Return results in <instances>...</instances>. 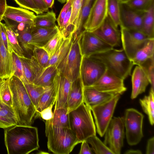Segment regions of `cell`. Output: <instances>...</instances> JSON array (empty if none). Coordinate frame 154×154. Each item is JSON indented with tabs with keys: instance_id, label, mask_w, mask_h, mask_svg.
<instances>
[{
	"instance_id": "7bdbcfd3",
	"label": "cell",
	"mask_w": 154,
	"mask_h": 154,
	"mask_svg": "<svg viewBox=\"0 0 154 154\" xmlns=\"http://www.w3.org/2000/svg\"><path fill=\"white\" fill-rule=\"evenodd\" d=\"M126 3L134 10L145 12L154 4V0H130Z\"/></svg>"
},
{
	"instance_id": "30bf717a",
	"label": "cell",
	"mask_w": 154,
	"mask_h": 154,
	"mask_svg": "<svg viewBox=\"0 0 154 154\" xmlns=\"http://www.w3.org/2000/svg\"><path fill=\"white\" fill-rule=\"evenodd\" d=\"M123 117H114L111 119L105 133L104 143L114 153L120 154L125 138Z\"/></svg>"
},
{
	"instance_id": "52a82bcc",
	"label": "cell",
	"mask_w": 154,
	"mask_h": 154,
	"mask_svg": "<svg viewBox=\"0 0 154 154\" xmlns=\"http://www.w3.org/2000/svg\"><path fill=\"white\" fill-rule=\"evenodd\" d=\"M144 117L142 113L134 109H126L123 118L126 140L129 145H137L143 137V125Z\"/></svg>"
},
{
	"instance_id": "ac0fdd59",
	"label": "cell",
	"mask_w": 154,
	"mask_h": 154,
	"mask_svg": "<svg viewBox=\"0 0 154 154\" xmlns=\"http://www.w3.org/2000/svg\"><path fill=\"white\" fill-rule=\"evenodd\" d=\"M72 82L57 70L53 81L56 95L54 109L67 108V97Z\"/></svg>"
},
{
	"instance_id": "6f0895ef",
	"label": "cell",
	"mask_w": 154,
	"mask_h": 154,
	"mask_svg": "<svg viewBox=\"0 0 154 154\" xmlns=\"http://www.w3.org/2000/svg\"><path fill=\"white\" fill-rule=\"evenodd\" d=\"M125 154H141V151L139 150L129 149L125 151L124 153Z\"/></svg>"
},
{
	"instance_id": "f546056e",
	"label": "cell",
	"mask_w": 154,
	"mask_h": 154,
	"mask_svg": "<svg viewBox=\"0 0 154 154\" xmlns=\"http://www.w3.org/2000/svg\"><path fill=\"white\" fill-rule=\"evenodd\" d=\"M142 32L149 38H154V4L144 14Z\"/></svg>"
},
{
	"instance_id": "d4e9b609",
	"label": "cell",
	"mask_w": 154,
	"mask_h": 154,
	"mask_svg": "<svg viewBox=\"0 0 154 154\" xmlns=\"http://www.w3.org/2000/svg\"><path fill=\"white\" fill-rule=\"evenodd\" d=\"M13 75V53L6 49L0 31V79L10 78Z\"/></svg>"
},
{
	"instance_id": "603a6c76",
	"label": "cell",
	"mask_w": 154,
	"mask_h": 154,
	"mask_svg": "<svg viewBox=\"0 0 154 154\" xmlns=\"http://www.w3.org/2000/svg\"><path fill=\"white\" fill-rule=\"evenodd\" d=\"M83 85L79 76L72 82L67 97V107L69 112L76 108L83 101Z\"/></svg>"
},
{
	"instance_id": "2e32d148",
	"label": "cell",
	"mask_w": 154,
	"mask_h": 154,
	"mask_svg": "<svg viewBox=\"0 0 154 154\" xmlns=\"http://www.w3.org/2000/svg\"><path fill=\"white\" fill-rule=\"evenodd\" d=\"M92 32L112 47L119 46L121 42V32L108 16L102 24Z\"/></svg>"
},
{
	"instance_id": "7c38bea8",
	"label": "cell",
	"mask_w": 154,
	"mask_h": 154,
	"mask_svg": "<svg viewBox=\"0 0 154 154\" xmlns=\"http://www.w3.org/2000/svg\"><path fill=\"white\" fill-rule=\"evenodd\" d=\"M77 37L82 56L89 57L114 48L103 41L92 32L84 30Z\"/></svg>"
},
{
	"instance_id": "8d00e7d4",
	"label": "cell",
	"mask_w": 154,
	"mask_h": 154,
	"mask_svg": "<svg viewBox=\"0 0 154 154\" xmlns=\"http://www.w3.org/2000/svg\"><path fill=\"white\" fill-rule=\"evenodd\" d=\"M120 4L119 0H107V15L117 28L120 25Z\"/></svg>"
},
{
	"instance_id": "4dcf8cb0",
	"label": "cell",
	"mask_w": 154,
	"mask_h": 154,
	"mask_svg": "<svg viewBox=\"0 0 154 154\" xmlns=\"http://www.w3.org/2000/svg\"><path fill=\"white\" fill-rule=\"evenodd\" d=\"M44 14H41L36 16L33 23L34 26L46 28H52L57 25L56 15L53 11H48Z\"/></svg>"
},
{
	"instance_id": "277c9868",
	"label": "cell",
	"mask_w": 154,
	"mask_h": 154,
	"mask_svg": "<svg viewBox=\"0 0 154 154\" xmlns=\"http://www.w3.org/2000/svg\"><path fill=\"white\" fill-rule=\"evenodd\" d=\"M89 57L101 61L107 70L124 80L131 75L134 65L123 48L117 49L113 48Z\"/></svg>"
},
{
	"instance_id": "7402d4cb",
	"label": "cell",
	"mask_w": 154,
	"mask_h": 154,
	"mask_svg": "<svg viewBox=\"0 0 154 154\" xmlns=\"http://www.w3.org/2000/svg\"><path fill=\"white\" fill-rule=\"evenodd\" d=\"M35 16L29 10L7 6L3 17L18 22L33 24Z\"/></svg>"
},
{
	"instance_id": "f35d334b",
	"label": "cell",
	"mask_w": 154,
	"mask_h": 154,
	"mask_svg": "<svg viewBox=\"0 0 154 154\" xmlns=\"http://www.w3.org/2000/svg\"><path fill=\"white\" fill-rule=\"evenodd\" d=\"M33 25L27 27L22 31L15 32L20 45L23 50L27 52L32 51L34 47L31 44L32 36L31 30Z\"/></svg>"
},
{
	"instance_id": "ab89813d",
	"label": "cell",
	"mask_w": 154,
	"mask_h": 154,
	"mask_svg": "<svg viewBox=\"0 0 154 154\" xmlns=\"http://www.w3.org/2000/svg\"><path fill=\"white\" fill-rule=\"evenodd\" d=\"M84 0H73L72 10L67 29L69 35L74 33V26L81 12Z\"/></svg>"
},
{
	"instance_id": "f907efd6",
	"label": "cell",
	"mask_w": 154,
	"mask_h": 154,
	"mask_svg": "<svg viewBox=\"0 0 154 154\" xmlns=\"http://www.w3.org/2000/svg\"><path fill=\"white\" fill-rule=\"evenodd\" d=\"M54 104V103L51 104L39 113V116L42 119L46 121L48 120L53 117V112L52 111V109Z\"/></svg>"
},
{
	"instance_id": "ffe728a7",
	"label": "cell",
	"mask_w": 154,
	"mask_h": 154,
	"mask_svg": "<svg viewBox=\"0 0 154 154\" xmlns=\"http://www.w3.org/2000/svg\"><path fill=\"white\" fill-rule=\"evenodd\" d=\"M114 95L99 91L91 86L83 87V102L91 109L107 101Z\"/></svg>"
},
{
	"instance_id": "e0dca14e",
	"label": "cell",
	"mask_w": 154,
	"mask_h": 154,
	"mask_svg": "<svg viewBox=\"0 0 154 154\" xmlns=\"http://www.w3.org/2000/svg\"><path fill=\"white\" fill-rule=\"evenodd\" d=\"M29 61L34 75L33 84L45 87L52 86L53 78L57 72V68L54 66L43 68L33 56L29 58Z\"/></svg>"
},
{
	"instance_id": "91938a15",
	"label": "cell",
	"mask_w": 154,
	"mask_h": 154,
	"mask_svg": "<svg viewBox=\"0 0 154 154\" xmlns=\"http://www.w3.org/2000/svg\"><path fill=\"white\" fill-rule=\"evenodd\" d=\"M120 2L126 3L130 0H119Z\"/></svg>"
},
{
	"instance_id": "f5cc1de1",
	"label": "cell",
	"mask_w": 154,
	"mask_h": 154,
	"mask_svg": "<svg viewBox=\"0 0 154 154\" xmlns=\"http://www.w3.org/2000/svg\"><path fill=\"white\" fill-rule=\"evenodd\" d=\"M146 154H154V137H153L148 140L146 149Z\"/></svg>"
},
{
	"instance_id": "836d02e7",
	"label": "cell",
	"mask_w": 154,
	"mask_h": 154,
	"mask_svg": "<svg viewBox=\"0 0 154 154\" xmlns=\"http://www.w3.org/2000/svg\"><path fill=\"white\" fill-rule=\"evenodd\" d=\"M140 104L143 112L148 116L150 124L154 123V91L150 90L149 94L140 99Z\"/></svg>"
},
{
	"instance_id": "f6af8a7d",
	"label": "cell",
	"mask_w": 154,
	"mask_h": 154,
	"mask_svg": "<svg viewBox=\"0 0 154 154\" xmlns=\"http://www.w3.org/2000/svg\"><path fill=\"white\" fill-rule=\"evenodd\" d=\"M62 36L59 31L45 45L41 47L48 53L50 57L54 53L59 44L60 40Z\"/></svg>"
},
{
	"instance_id": "11a10c76",
	"label": "cell",
	"mask_w": 154,
	"mask_h": 154,
	"mask_svg": "<svg viewBox=\"0 0 154 154\" xmlns=\"http://www.w3.org/2000/svg\"><path fill=\"white\" fill-rule=\"evenodd\" d=\"M7 6L6 0H0V22L2 20Z\"/></svg>"
},
{
	"instance_id": "680465c9",
	"label": "cell",
	"mask_w": 154,
	"mask_h": 154,
	"mask_svg": "<svg viewBox=\"0 0 154 154\" xmlns=\"http://www.w3.org/2000/svg\"><path fill=\"white\" fill-rule=\"evenodd\" d=\"M58 1L61 3H64L66 2L67 0H57Z\"/></svg>"
},
{
	"instance_id": "e575fe53",
	"label": "cell",
	"mask_w": 154,
	"mask_h": 154,
	"mask_svg": "<svg viewBox=\"0 0 154 154\" xmlns=\"http://www.w3.org/2000/svg\"><path fill=\"white\" fill-rule=\"evenodd\" d=\"M23 84L35 108L42 94L51 86L45 87L29 83Z\"/></svg>"
},
{
	"instance_id": "d590c367",
	"label": "cell",
	"mask_w": 154,
	"mask_h": 154,
	"mask_svg": "<svg viewBox=\"0 0 154 154\" xmlns=\"http://www.w3.org/2000/svg\"><path fill=\"white\" fill-rule=\"evenodd\" d=\"M10 81V78L0 79V103L13 107L12 96Z\"/></svg>"
},
{
	"instance_id": "db71d44e",
	"label": "cell",
	"mask_w": 154,
	"mask_h": 154,
	"mask_svg": "<svg viewBox=\"0 0 154 154\" xmlns=\"http://www.w3.org/2000/svg\"><path fill=\"white\" fill-rule=\"evenodd\" d=\"M36 6L41 11L47 12L49 8L44 3L42 0H32Z\"/></svg>"
},
{
	"instance_id": "5bb4252c",
	"label": "cell",
	"mask_w": 154,
	"mask_h": 154,
	"mask_svg": "<svg viewBox=\"0 0 154 154\" xmlns=\"http://www.w3.org/2000/svg\"><path fill=\"white\" fill-rule=\"evenodd\" d=\"M145 12L137 11L126 3L120 2V26L142 32V19Z\"/></svg>"
},
{
	"instance_id": "9f6ffc18",
	"label": "cell",
	"mask_w": 154,
	"mask_h": 154,
	"mask_svg": "<svg viewBox=\"0 0 154 154\" xmlns=\"http://www.w3.org/2000/svg\"><path fill=\"white\" fill-rule=\"evenodd\" d=\"M55 0H42L44 3L49 8H51L54 5Z\"/></svg>"
},
{
	"instance_id": "94428289",
	"label": "cell",
	"mask_w": 154,
	"mask_h": 154,
	"mask_svg": "<svg viewBox=\"0 0 154 154\" xmlns=\"http://www.w3.org/2000/svg\"></svg>"
},
{
	"instance_id": "5b68a950",
	"label": "cell",
	"mask_w": 154,
	"mask_h": 154,
	"mask_svg": "<svg viewBox=\"0 0 154 154\" xmlns=\"http://www.w3.org/2000/svg\"><path fill=\"white\" fill-rule=\"evenodd\" d=\"M49 151L55 154H69L80 143L69 128L57 127L45 125Z\"/></svg>"
},
{
	"instance_id": "484cf974",
	"label": "cell",
	"mask_w": 154,
	"mask_h": 154,
	"mask_svg": "<svg viewBox=\"0 0 154 154\" xmlns=\"http://www.w3.org/2000/svg\"><path fill=\"white\" fill-rule=\"evenodd\" d=\"M17 125L18 119L13 107L0 103V128L5 129Z\"/></svg>"
},
{
	"instance_id": "6da1fadb",
	"label": "cell",
	"mask_w": 154,
	"mask_h": 154,
	"mask_svg": "<svg viewBox=\"0 0 154 154\" xmlns=\"http://www.w3.org/2000/svg\"><path fill=\"white\" fill-rule=\"evenodd\" d=\"M4 140L8 154H28L39 147L38 128L17 125L5 129Z\"/></svg>"
},
{
	"instance_id": "44dd1931",
	"label": "cell",
	"mask_w": 154,
	"mask_h": 154,
	"mask_svg": "<svg viewBox=\"0 0 154 154\" xmlns=\"http://www.w3.org/2000/svg\"><path fill=\"white\" fill-rule=\"evenodd\" d=\"M60 31L58 26L52 28H46L32 26L31 44L33 46L41 47Z\"/></svg>"
},
{
	"instance_id": "b9f144b4",
	"label": "cell",
	"mask_w": 154,
	"mask_h": 154,
	"mask_svg": "<svg viewBox=\"0 0 154 154\" xmlns=\"http://www.w3.org/2000/svg\"><path fill=\"white\" fill-rule=\"evenodd\" d=\"M13 75L19 79L23 83H28L25 77L20 59L13 53Z\"/></svg>"
},
{
	"instance_id": "ee69618b",
	"label": "cell",
	"mask_w": 154,
	"mask_h": 154,
	"mask_svg": "<svg viewBox=\"0 0 154 154\" xmlns=\"http://www.w3.org/2000/svg\"><path fill=\"white\" fill-rule=\"evenodd\" d=\"M140 66L145 72L151 85L150 89L154 91V57L148 59Z\"/></svg>"
},
{
	"instance_id": "1f68e13d",
	"label": "cell",
	"mask_w": 154,
	"mask_h": 154,
	"mask_svg": "<svg viewBox=\"0 0 154 154\" xmlns=\"http://www.w3.org/2000/svg\"><path fill=\"white\" fill-rule=\"evenodd\" d=\"M8 40L13 53L20 58H26L24 50L20 44L17 35L14 30L9 25L5 24Z\"/></svg>"
},
{
	"instance_id": "d6986e66",
	"label": "cell",
	"mask_w": 154,
	"mask_h": 154,
	"mask_svg": "<svg viewBox=\"0 0 154 154\" xmlns=\"http://www.w3.org/2000/svg\"><path fill=\"white\" fill-rule=\"evenodd\" d=\"M132 85L131 98L134 99L145 92L149 83L148 78L142 68L138 66L134 69L131 76Z\"/></svg>"
},
{
	"instance_id": "9a60e30c",
	"label": "cell",
	"mask_w": 154,
	"mask_h": 154,
	"mask_svg": "<svg viewBox=\"0 0 154 154\" xmlns=\"http://www.w3.org/2000/svg\"><path fill=\"white\" fill-rule=\"evenodd\" d=\"M107 0H95L84 26L85 30L93 32L103 23L107 16Z\"/></svg>"
},
{
	"instance_id": "74e56055",
	"label": "cell",
	"mask_w": 154,
	"mask_h": 154,
	"mask_svg": "<svg viewBox=\"0 0 154 154\" xmlns=\"http://www.w3.org/2000/svg\"><path fill=\"white\" fill-rule=\"evenodd\" d=\"M91 146L94 153L97 154H114L112 151L96 135L91 136L86 140Z\"/></svg>"
},
{
	"instance_id": "816d5d0a",
	"label": "cell",
	"mask_w": 154,
	"mask_h": 154,
	"mask_svg": "<svg viewBox=\"0 0 154 154\" xmlns=\"http://www.w3.org/2000/svg\"><path fill=\"white\" fill-rule=\"evenodd\" d=\"M94 152L92 151L91 148L88 145V143L85 140L82 142L81 147L79 153V154H91Z\"/></svg>"
},
{
	"instance_id": "60d3db41",
	"label": "cell",
	"mask_w": 154,
	"mask_h": 154,
	"mask_svg": "<svg viewBox=\"0 0 154 154\" xmlns=\"http://www.w3.org/2000/svg\"><path fill=\"white\" fill-rule=\"evenodd\" d=\"M32 55L38 63L43 68L48 66L50 56L48 53L41 47L34 46Z\"/></svg>"
},
{
	"instance_id": "8fae6325",
	"label": "cell",
	"mask_w": 154,
	"mask_h": 154,
	"mask_svg": "<svg viewBox=\"0 0 154 154\" xmlns=\"http://www.w3.org/2000/svg\"><path fill=\"white\" fill-rule=\"evenodd\" d=\"M121 42L122 48L131 61L137 52L151 38L142 32L120 27Z\"/></svg>"
},
{
	"instance_id": "4fadbf2b",
	"label": "cell",
	"mask_w": 154,
	"mask_h": 154,
	"mask_svg": "<svg viewBox=\"0 0 154 154\" xmlns=\"http://www.w3.org/2000/svg\"><path fill=\"white\" fill-rule=\"evenodd\" d=\"M124 81L122 79L106 70L100 79L91 87L103 92L121 95L127 90Z\"/></svg>"
},
{
	"instance_id": "7a4b0ae2",
	"label": "cell",
	"mask_w": 154,
	"mask_h": 154,
	"mask_svg": "<svg viewBox=\"0 0 154 154\" xmlns=\"http://www.w3.org/2000/svg\"><path fill=\"white\" fill-rule=\"evenodd\" d=\"M10 85L13 100V107L17 118L18 125L32 126L36 113L23 83L13 75L10 78Z\"/></svg>"
},
{
	"instance_id": "8992f818",
	"label": "cell",
	"mask_w": 154,
	"mask_h": 154,
	"mask_svg": "<svg viewBox=\"0 0 154 154\" xmlns=\"http://www.w3.org/2000/svg\"><path fill=\"white\" fill-rule=\"evenodd\" d=\"M77 37L74 33L70 48L57 67L58 71L71 82L77 79L80 75L82 55Z\"/></svg>"
},
{
	"instance_id": "4316f807",
	"label": "cell",
	"mask_w": 154,
	"mask_h": 154,
	"mask_svg": "<svg viewBox=\"0 0 154 154\" xmlns=\"http://www.w3.org/2000/svg\"><path fill=\"white\" fill-rule=\"evenodd\" d=\"M69 112L67 108L54 109L53 117L50 120L46 121L45 125L69 128Z\"/></svg>"
},
{
	"instance_id": "681fc988",
	"label": "cell",
	"mask_w": 154,
	"mask_h": 154,
	"mask_svg": "<svg viewBox=\"0 0 154 154\" xmlns=\"http://www.w3.org/2000/svg\"><path fill=\"white\" fill-rule=\"evenodd\" d=\"M0 31L1 37L5 48L10 53H13L8 43L6 33L5 24L0 22Z\"/></svg>"
},
{
	"instance_id": "9c48e42d",
	"label": "cell",
	"mask_w": 154,
	"mask_h": 154,
	"mask_svg": "<svg viewBox=\"0 0 154 154\" xmlns=\"http://www.w3.org/2000/svg\"><path fill=\"white\" fill-rule=\"evenodd\" d=\"M106 70L104 64L99 60L91 57L82 56L80 76L83 86H92Z\"/></svg>"
},
{
	"instance_id": "c3c4849f",
	"label": "cell",
	"mask_w": 154,
	"mask_h": 154,
	"mask_svg": "<svg viewBox=\"0 0 154 154\" xmlns=\"http://www.w3.org/2000/svg\"><path fill=\"white\" fill-rule=\"evenodd\" d=\"M73 0H67L66 3L62 9L57 18V19L58 26L59 28L63 21L69 8L71 7Z\"/></svg>"
},
{
	"instance_id": "d6a6232c",
	"label": "cell",
	"mask_w": 154,
	"mask_h": 154,
	"mask_svg": "<svg viewBox=\"0 0 154 154\" xmlns=\"http://www.w3.org/2000/svg\"><path fill=\"white\" fill-rule=\"evenodd\" d=\"M56 93L53 85L42 95L36 108L35 118L39 116V113L51 104L55 103Z\"/></svg>"
},
{
	"instance_id": "bcb514c9",
	"label": "cell",
	"mask_w": 154,
	"mask_h": 154,
	"mask_svg": "<svg viewBox=\"0 0 154 154\" xmlns=\"http://www.w3.org/2000/svg\"><path fill=\"white\" fill-rule=\"evenodd\" d=\"M20 59L23 65L24 75L28 83L33 84L34 75L30 63L29 58L26 57Z\"/></svg>"
},
{
	"instance_id": "ba28073f",
	"label": "cell",
	"mask_w": 154,
	"mask_h": 154,
	"mask_svg": "<svg viewBox=\"0 0 154 154\" xmlns=\"http://www.w3.org/2000/svg\"><path fill=\"white\" fill-rule=\"evenodd\" d=\"M120 95H115L107 101L95 106L91 109L95 121L96 131L102 137L112 118L117 104Z\"/></svg>"
},
{
	"instance_id": "3957f363",
	"label": "cell",
	"mask_w": 154,
	"mask_h": 154,
	"mask_svg": "<svg viewBox=\"0 0 154 154\" xmlns=\"http://www.w3.org/2000/svg\"><path fill=\"white\" fill-rule=\"evenodd\" d=\"M69 127L80 143L96 135L91 109L83 102L69 112Z\"/></svg>"
},
{
	"instance_id": "7dc6e473",
	"label": "cell",
	"mask_w": 154,
	"mask_h": 154,
	"mask_svg": "<svg viewBox=\"0 0 154 154\" xmlns=\"http://www.w3.org/2000/svg\"><path fill=\"white\" fill-rule=\"evenodd\" d=\"M20 7L31 11L38 15L43 13L36 6L32 0H14Z\"/></svg>"
},
{
	"instance_id": "83f0119b",
	"label": "cell",
	"mask_w": 154,
	"mask_h": 154,
	"mask_svg": "<svg viewBox=\"0 0 154 154\" xmlns=\"http://www.w3.org/2000/svg\"><path fill=\"white\" fill-rule=\"evenodd\" d=\"M154 38L150 39L136 54L131 60L134 65L140 66L148 59L154 57Z\"/></svg>"
},
{
	"instance_id": "f1b7e54d",
	"label": "cell",
	"mask_w": 154,
	"mask_h": 154,
	"mask_svg": "<svg viewBox=\"0 0 154 154\" xmlns=\"http://www.w3.org/2000/svg\"><path fill=\"white\" fill-rule=\"evenodd\" d=\"M95 0H84L80 14L75 23L74 33L78 36L84 30V26Z\"/></svg>"
},
{
	"instance_id": "cb8c5ba5",
	"label": "cell",
	"mask_w": 154,
	"mask_h": 154,
	"mask_svg": "<svg viewBox=\"0 0 154 154\" xmlns=\"http://www.w3.org/2000/svg\"><path fill=\"white\" fill-rule=\"evenodd\" d=\"M74 35L71 33L66 37L62 36L54 54L50 57L48 66H54L57 67L65 57L71 46Z\"/></svg>"
}]
</instances>
